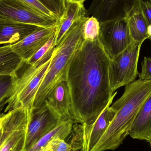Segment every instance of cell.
I'll return each instance as SVG.
<instances>
[{"label":"cell","instance_id":"6da1fadb","mask_svg":"<svg viewBox=\"0 0 151 151\" xmlns=\"http://www.w3.org/2000/svg\"><path fill=\"white\" fill-rule=\"evenodd\" d=\"M110 60L99 38L84 40L76 52L66 80L74 123L83 124L96 118L111 99Z\"/></svg>","mask_w":151,"mask_h":151},{"label":"cell","instance_id":"7a4b0ae2","mask_svg":"<svg viewBox=\"0 0 151 151\" xmlns=\"http://www.w3.org/2000/svg\"><path fill=\"white\" fill-rule=\"evenodd\" d=\"M151 93V81L135 80L125 87L123 95L112 107L116 114L104 135L91 151L114 150L123 143L133 122Z\"/></svg>","mask_w":151,"mask_h":151},{"label":"cell","instance_id":"3957f363","mask_svg":"<svg viewBox=\"0 0 151 151\" xmlns=\"http://www.w3.org/2000/svg\"><path fill=\"white\" fill-rule=\"evenodd\" d=\"M87 18L83 16L76 20L56 47L46 74L36 92L33 111L44 104L57 84L67 80L68 69L73 56L84 40L83 27Z\"/></svg>","mask_w":151,"mask_h":151},{"label":"cell","instance_id":"277c9868","mask_svg":"<svg viewBox=\"0 0 151 151\" xmlns=\"http://www.w3.org/2000/svg\"><path fill=\"white\" fill-rule=\"evenodd\" d=\"M51 58L40 66L25 63L27 67L17 78L13 92L7 100L4 112L19 107L27 108L33 111L36 92L46 74Z\"/></svg>","mask_w":151,"mask_h":151},{"label":"cell","instance_id":"5b68a950","mask_svg":"<svg viewBox=\"0 0 151 151\" xmlns=\"http://www.w3.org/2000/svg\"><path fill=\"white\" fill-rule=\"evenodd\" d=\"M142 44L133 41L123 51L111 58L109 73L113 92L135 81L138 74L137 64Z\"/></svg>","mask_w":151,"mask_h":151},{"label":"cell","instance_id":"8992f818","mask_svg":"<svg viewBox=\"0 0 151 151\" xmlns=\"http://www.w3.org/2000/svg\"><path fill=\"white\" fill-rule=\"evenodd\" d=\"M117 92H114L105 108L91 120L83 124L73 125V137L82 151H91L104 135L116 114L111 106Z\"/></svg>","mask_w":151,"mask_h":151},{"label":"cell","instance_id":"52a82bcc","mask_svg":"<svg viewBox=\"0 0 151 151\" xmlns=\"http://www.w3.org/2000/svg\"><path fill=\"white\" fill-rule=\"evenodd\" d=\"M99 40L110 58L122 52L133 41L127 18L100 22Z\"/></svg>","mask_w":151,"mask_h":151},{"label":"cell","instance_id":"ba28073f","mask_svg":"<svg viewBox=\"0 0 151 151\" xmlns=\"http://www.w3.org/2000/svg\"><path fill=\"white\" fill-rule=\"evenodd\" d=\"M0 20L34 25L42 28L56 26L59 21L33 11L18 0H0Z\"/></svg>","mask_w":151,"mask_h":151},{"label":"cell","instance_id":"9c48e42d","mask_svg":"<svg viewBox=\"0 0 151 151\" xmlns=\"http://www.w3.org/2000/svg\"><path fill=\"white\" fill-rule=\"evenodd\" d=\"M142 0H92L86 9L88 17L96 18L99 23L127 18Z\"/></svg>","mask_w":151,"mask_h":151},{"label":"cell","instance_id":"30bf717a","mask_svg":"<svg viewBox=\"0 0 151 151\" xmlns=\"http://www.w3.org/2000/svg\"><path fill=\"white\" fill-rule=\"evenodd\" d=\"M63 120H65L55 114L45 103L38 109L33 110L27 127L25 151L29 150Z\"/></svg>","mask_w":151,"mask_h":151},{"label":"cell","instance_id":"8fae6325","mask_svg":"<svg viewBox=\"0 0 151 151\" xmlns=\"http://www.w3.org/2000/svg\"><path fill=\"white\" fill-rule=\"evenodd\" d=\"M57 25L50 28H41L20 41L11 44L12 50L26 63L55 35Z\"/></svg>","mask_w":151,"mask_h":151},{"label":"cell","instance_id":"7c38bea8","mask_svg":"<svg viewBox=\"0 0 151 151\" xmlns=\"http://www.w3.org/2000/svg\"><path fill=\"white\" fill-rule=\"evenodd\" d=\"M45 103L62 119H73L71 114L70 96L67 81H62L57 84L49 94Z\"/></svg>","mask_w":151,"mask_h":151},{"label":"cell","instance_id":"4fadbf2b","mask_svg":"<svg viewBox=\"0 0 151 151\" xmlns=\"http://www.w3.org/2000/svg\"><path fill=\"white\" fill-rule=\"evenodd\" d=\"M42 28L34 25L0 20V45L18 42Z\"/></svg>","mask_w":151,"mask_h":151},{"label":"cell","instance_id":"5bb4252c","mask_svg":"<svg viewBox=\"0 0 151 151\" xmlns=\"http://www.w3.org/2000/svg\"><path fill=\"white\" fill-rule=\"evenodd\" d=\"M32 114L27 108L19 107L0 114V147L14 130L30 122Z\"/></svg>","mask_w":151,"mask_h":151},{"label":"cell","instance_id":"9a60e30c","mask_svg":"<svg viewBox=\"0 0 151 151\" xmlns=\"http://www.w3.org/2000/svg\"><path fill=\"white\" fill-rule=\"evenodd\" d=\"M129 135L133 139L146 141L151 137V93L137 113Z\"/></svg>","mask_w":151,"mask_h":151},{"label":"cell","instance_id":"2e32d148","mask_svg":"<svg viewBox=\"0 0 151 151\" xmlns=\"http://www.w3.org/2000/svg\"><path fill=\"white\" fill-rule=\"evenodd\" d=\"M65 4L66 10L59 20L55 35L56 46L76 20L83 16L87 17L83 3L72 0H65Z\"/></svg>","mask_w":151,"mask_h":151},{"label":"cell","instance_id":"e0dca14e","mask_svg":"<svg viewBox=\"0 0 151 151\" xmlns=\"http://www.w3.org/2000/svg\"><path fill=\"white\" fill-rule=\"evenodd\" d=\"M25 63L15 54L11 44L0 47V75L17 77L18 72Z\"/></svg>","mask_w":151,"mask_h":151},{"label":"cell","instance_id":"ac0fdd59","mask_svg":"<svg viewBox=\"0 0 151 151\" xmlns=\"http://www.w3.org/2000/svg\"><path fill=\"white\" fill-rule=\"evenodd\" d=\"M127 18L132 40L134 41L143 43L148 39V26L141 5L134 9Z\"/></svg>","mask_w":151,"mask_h":151},{"label":"cell","instance_id":"d6986e66","mask_svg":"<svg viewBox=\"0 0 151 151\" xmlns=\"http://www.w3.org/2000/svg\"><path fill=\"white\" fill-rule=\"evenodd\" d=\"M73 119L61 121L55 128L47 133L26 151H39L48 142L55 137H59L66 140L71 135L73 130Z\"/></svg>","mask_w":151,"mask_h":151},{"label":"cell","instance_id":"ffe728a7","mask_svg":"<svg viewBox=\"0 0 151 151\" xmlns=\"http://www.w3.org/2000/svg\"><path fill=\"white\" fill-rule=\"evenodd\" d=\"M29 122L14 130L5 139L0 151H25L27 132Z\"/></svg>","mask_w":151,"mask_h":151},{"label":"cell","instance_id":"44dd1931","mask_svg":"<svg viewBox=\"0 0 151 151\" xmlns=\"http://www.w3.org/2000/svg\"><path fill=\"white\" fill-rule=\"evenodd\" d=\"M55 37V35L52 36L25 63L29 65L40 66L49 60L56 47Z\"/></svg>","mask_w":151,"mask_h":151},{"label":"cell","instance_id":"7402d4cb","mask_svg":"<svg viewBox=\"0 0 151 151\" xmlns=\"http://www.w3.org/2000/svg\"><path fill=\"white\" fill-rule=\"evenodd\" d=\"M18 76L0 75V112L7 104V100L13 92Z\"/></svg>","mask_w":151,"mask_h":151},{"label":"cell","instance_id":"603a6c76","mask_svg":"<svg viewBox=\"0 0 151 151\" xmlns=\"http://www.w3.org/2000/svg\"><path fill=\"white\" fill-rule=\"evenodd\" d=\"M81 149L73 138L69 142L66 140L56 137L49 141L39 151H78Z\"/></svg>","mask_w":151,"mask_h":151},{"label":"cell","instance_id":"cb8c5ba5","mask_svg":"<svg viewBox=\"0 0 151 151\" xmlns=\"http://www.w3.org/2000/svg\"><path fill=\"white\" fill-rule=\"evenodd\" d=\"M100 23L94 17H88L83 27V40L93 41L99 38Z\"/></svg>","mask_w":151,"mask_h":151},{"label":"cell","instance_id":"d4e9b609","mask_svg":"<svg viewBox=\"0 0 151 151\" xmlns=\"http://www.w3.org/2000/svg\"><path fill=\"white\" fill-rule=\"evenodd\" d=\"M33 11L50 17H56L55 15L40 0H18ZM59 20V19H58Z\"/></svg>","mask_w":151,"mask_h":151},{"label":"cell","instance_id":"484cf974","mask_svg":"<svg viewBox=\"0 0 151 151\" xmlns=\"http://www.w3.org/2000/svg\"><path fill=\"white\" fill-rule=\"evenodd\" d=\"M54 15L60 19L66 10V8L60 4L58 0H40Z\"/></svg>","mask_w":151,"mask_h":151},{"label":"cell","instance_id":"4316f807","mask_svg":"<svg viewBox=\"0 0 151 151\" xmlns=\"http://www.w3.org/2000/svg\"><path fill=\"white\" fill-rule=\"evenodd\" d=\"M139 79L143 81H151V58L145 57L142 63V71L139 74Z\"/></svg>","mask_w":151,"mask_h":151},{"label":"cell","instance_id":"83f0119b","mask_svg":"<svg viewBox=\"0 0 151 151\" xmlns=\"http://www.w3.org/2000/svg\"><path fill=\"white\" fill-rule=\"evenodd\" d=\"M141 6L147 26L151 24V0H142L141 2Z\"/></svg>","mask_w":151,"mask_h":151},{"label":"cell","instance_id":"f1b7e54d","mask_svg":"<svg viewBox=\"0 0 151 151\" xmlns=\"http://www.w3.org/2000/svg\"><path fill=\"white\" fill-rule=\"evenodd\" d=\"M72 1H74L78 2L83 3V2H84L86 0H72Z\"/></svg>","mask_w":151,"mask_h":151},{"label":"cell","instance_id":"f546056e","mask_svg":"<svg viewBox=\"0 0 151 151\" xmlns=\"http://www.w3.org/2000/svg\"><path fill=\"white\" fill-rule=\"evenodd\" d=\"M147 142H148L149 143V144H150V146L151 147V137H150V139H149V140H148Z\"/></svg>","mask_w":151,"mask_h":151},{"label":"cell","instance_id":"4dcf8cb0","mask_svg":"<svg viewBox=\"0 0 151 151\" xmlns=\"http://www.w3.org/2000/svg\"><path fill=\"white\" fill-rule=\"evenodd\" d=\"M81 151V150H79V151Z\"/></svg>","mask_w":151,"mask_h":151}]
</instances>
